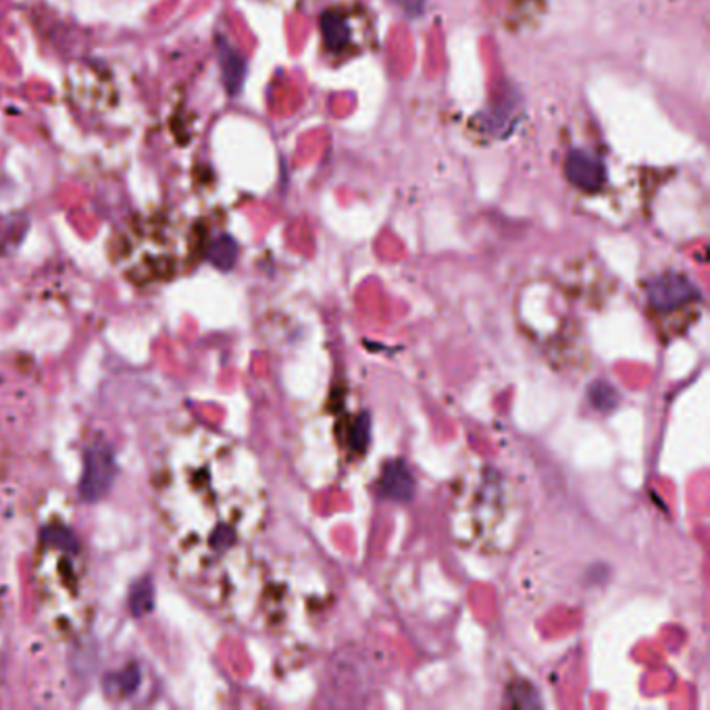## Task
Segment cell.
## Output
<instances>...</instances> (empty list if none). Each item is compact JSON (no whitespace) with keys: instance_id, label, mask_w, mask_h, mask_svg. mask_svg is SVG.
<instances>
[{"instance_id":"6da1fadb","label":"cell","mask_w":710,"mask_h":710,"mask_svg":"<svg viewBox=\"0 0 710 710\" xmlns=\"http://www.w3.org/2000/svg\"><path fill=\"white\" fill-rule=\"evenodd\" d=\"M152 484L178 580L193 592H209L226 580L229 561L263 519V487L248 454L209 427L188 423L162 446Z\"/></svg>"},{"instance_id":"7a4b0ae2","label":"cell","mask_w":710,"mask_h":710,"mask_svg":"<svg viewBox=\"0 0 710 710\" xmlns=\"http://www.w3.org/2000/svg\"><path fill=\"white\" fill-rule=\"evenodd\" d=\"M33 585L40 617L55 635L73 638L88 625L92 590L86 552L71 525L55 509L38 538Z\"/></svg>"},{"instance_id":"3957f363","label":"cell","mask_w":710,"mask_h":710,"mask_svg":"<svg viewBox=\"0 0 710 710\" xmlns=\"http://www.w3.org/2000/svg\"><path fill=\"white\" fill-rule=\"evenodd\" d=\"M196 255V236L169 213L138 217L117 244V265L134 284H161L181 274Z\"/></svg>"},{"instance_id":"277c9868","label":"cell","mask_w":710,"mask_h":710,"mask_svg":"<svg viewBox=\"0 0 710 710\" xmlns=\"http://www.w3.org/2000/svg\"><path fill=\"white\" fill-rule=\"evenodd\" d=\"M319 26L323 47L334 57H355L372 47V17L361 4L339 2L325 9Z\"/></svg>"},{"instance_id":"5b68a950","label":"cell","mask_w":710,"mask_h":710,"mask_svg":"<svg viewBox=\"0 0 710 710\" xmlns=\"http://www.w3.org/2000/svg\"><path fill=\"white\" fill-rule=\"evenodd\" d=\"M698 290L683 275H661L648 284V300L657 310H673L692 303Z\"/></svg>"},{"instance_id":"8992f818","label":"cell","mask_w":710,"mask_h":710,"mask_svg":"<svg viewBox=\"0 0 710 710\" xmlns=\"http://www.w3.org/2000/svg\"><path fill=\"white\" fill-rule=\"evenodd\" d=\"M566 178L571 179V184L578 186L580 190L594 193L604 181V167L596 157H592L583 150H575V152H571V157L566 161Z\"/></svg>"},{"instance_id":"52a82bcc","label":"cell","mask_w":710,"mask_h":710,"mask_svg":"<svg viewBox=\"0 0 710 710\" xmlns=\"http://www.w3.org/2000/svg\"><path fill=\"white\" fill-rule=\"evenodd\" d=\"M379 490H382L384 496H389L394 501H408L413 496V475H411V471L398 461L389 463L386 471H384Z\"/></svg>"},{"instance_id":"ba28073f","label":"cell","mask_w":710,"mask_h":710,"mask_svg":"<svg viewBox=\"0 0 710 710\" xmlns=\"http://www.w3.org/2000/svg\"><path fill=\"white\" fill-rule=\"evenodd\" d=\"M590 392H592V403L596 404L598 408H611L617 403V392L609 384L598 382Z\"/></svg>"},{"instance_id":"9c48e42d","label":"cell","mask_w":710,"mask_h":710,"mask_svg":"<svg viewBox=\"0 0 710 710\" xmlns=\"http://www.w3.org/2000/svg\"><path fill=\"white\" fill-rule=\"evenodd\" d=\"M396 4L403 9L406 16L417 17L425 9V0H396Z\"/></svg>"}]
</instances>
